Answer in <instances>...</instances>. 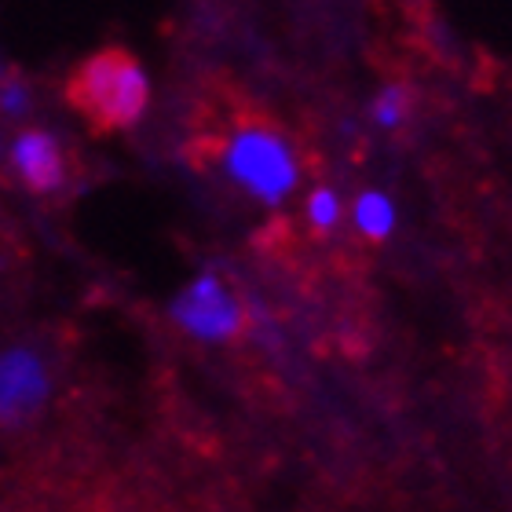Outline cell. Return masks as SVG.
I'll return each mask as SVG.
<instances>
[{"instance_id":"obj_1","label":"cell","mask_w":512,"mask_h":512,"mask_svg":"<svg viewBox=\"0 0 512 512\" xmlns=\"http://www.w3.org/2000/svg\"><path fill=\"white\" fill-rule=\"evenodd\" d=\"M220 165L227 180L264 205L286 202L300 183V161L289 139L267 121H235L220 143Z\"/></svg>"},{"instance_id":"obj_2","label":"cell","mask_w":512,"mask_h":512,"mask_svg":"<svg viewBox=\"0 0 512 512\" xmlns=\"http://www.w3.org/2000/svg\"><path fill=\"white\" fill-rule=\"evenodd\" d=\"M147 99V74L125 48L96 52L70 77V103L96 128H128L143 118Z\"/></svg>"},{"instance_id":"obj_3","label":"cell","mask_w":512,"mask_h":512,"mask_svg":"<svg viewBox=\"0 0 512 512\" xmlns=\"http://www.w3.org/2000/svg\"><path fill=\"white\" fill-rule=\"evenodd\" d=\"M172 326L202 344L235 341L246 326V304L216 271L194 275L169 304Z\"/></svg>"},{"instance_id":"obj_4","label":"cell","mask_w":512,"mask_h":512,"mask_svg":"<svg viewBox=\"0 0 512 512\" xmlns=\"http://www.w3.org/2000/svg\"><path fill=\"white\" fill-rule=\"evenodd\" d=\"M55 370L33 344H0V428H26L52 406Z\"/></svg>"},{"instance_id":"obj_5","label":"cell","mask_w":512,"mask_h":512,"mask_svg":"<svg viewBox=\"0 0 512 512\" xmlns=\"http://www.w3.org/2000/svg\"><path fill=\"white\" fill-rule=\"evenodd\" d=\"M11 165L19 172V180L37 194H52L66 180V158L59 143L41 128H26L11 143Z\"/></svg>"},{"instance_id":"obj_6","label":"cell","mask_w":512,"mask_h":512,"mask_svg":"<svg viewBox=\"0 0 512 512\" xmlns=\"http://www.w3.org/2000/svg\"><path fill=\"white\" fill-rule=\"evenodd\" d=\"M352 224L370 242H384L395 231V205L384 191H363L352 205Z\"/></svg>"},{"instance_id":"obj_7","label":"cell","mask_w":512,"mask_h":512,"mask_svg":"<svg viewBox=\"0 0 512 512\" xmlns=\"http://www.w3.org/2000/svg\"><path fill=\"white\" fill-rule=\"evenodd\" d=\"M341 216H344V205H341V198H337V191L315 187V191L308 194V224L315 227V231H333V227L341 224Z\"/></svg>"},{"instance_id":"obj_8","label":"cell","mask_w":512,"mask_h":512,"mask_svg":"<svg viewBox=\"0 0 512 512\" xmlns=\"http://www.w3.org/2000/svg\"><path fill=\"white\" fill-rule=\"evenodd\" d=\"M406 118V92L399 85L384 88L381 96L374 99V121L381 128H399Z\"/></svg>"},{"instance_id":"obj_9","label":"cell","mask_w":512,"mask_h":512,"mask_svg":"<svg viewBox=\"0 0 512 512\" xmlns=\"http://www.w3.org/2000/svg\"><path fill=\"white\" fill-rule=\"evenodd\" d=\"M26 103H30V96H26V85H22V81H4V85H0V110H4V114H22Z\"/></svg>"},{"instance_id":"obj_10","label":"cell","mask_w":512,"mask_h":512,"mask_svg":"<svg viewBox=\"0 0 512 512\" xmlns=\"http://www.w3.org/2000/svg\"><path fill=\"white\" fill-rule=\"evenodd\" d=\"M0 85H4V70H0Z\"/></svg>"}]
</instances>
